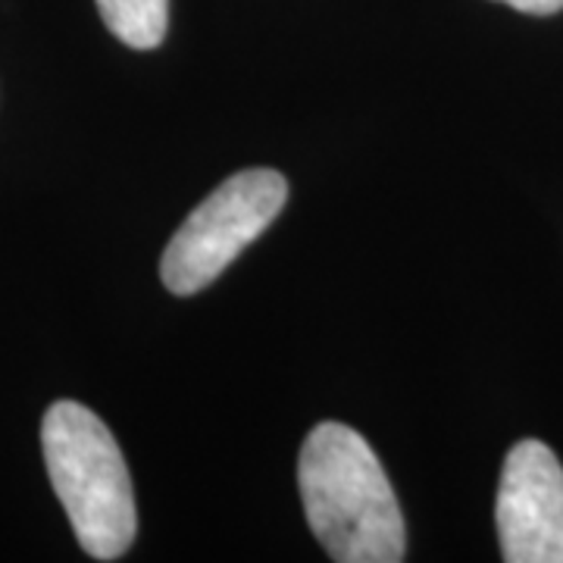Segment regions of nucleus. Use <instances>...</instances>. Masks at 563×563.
<instances>
[{"mask_svg": "<svg viewBox=\"0 0 563 563\" xmlns=\"http://www.w3.org/2000/svg\"><path fill=\"white\" fill-rule=\"evenodd\" d=\"M298 485L307 523L332 561H404L401 507L361 432L344 422H320L301 448Z\"/></svg>", "mask_w": 563, "mask_h": 563, "instance_id": "nucleus-1", "label": "nucleus"}, {"mask_svg": "<svg viewBox=\"0 0 563 563\" xmlns=\"http://www.w3.org/2000/svg\"><path fill=\"white\" fill-rule=\"evenodd\" d=\"M41 448L81 551L95 561L122 558L135 542L139 514L113 432L88 407L57 401L41 422Z\"/></svg>", "mask_w": 563, "mask_h": 563, "instance_id": "nucleus-2", "label": "nucleus"}, {"mask_svg": "<svg viewBox=\"0 0 563 563\" xmlns=\"http://www.w3.org/2000/svg\"><path fill=\"white\" fill-rule=\"evenodd\" d=\"M288 181L276 169H244L210 191L181 222L161 261L163 285L179 295H198L279 217Z\"/></svg>", "mask_w": 563, "mask_h": 563, "instance_id": "nucleus-3", "label": "nucleus"}, {"mask_svg": "<svg viewBox=\"0 0 563 563\" xmlns=\"http://www.w3.org/2000/svg\"><path fill=\"white\" fill-rule=\"evenodd\" d=\"M495 523L507 563H563V466L548 444L526 439L510 448Z\"/></svg>", "mask_w": 563, "mask_h": 563, "instance_id": "nucleus-4", "label": "nucleus"}, {"mask_svg": "<svg viewBox=\"0 0 563 563\" xmlns=\"http://www.w3.org/2000/svg\"><path fill=\"white\" fill-rule=\"evenodd\" d=\"M107 29L135 51H154L166 38L169 0H98Z\"/></svg>", "mask_w": 563, "mask_h": 563, "instance_id": "nucleus-5", "label": "nucleus"}, {"mask_svg": "<svg viewBox=\"0 0 563 563\" xmlns=\"http://www.w3.org/2000/svg\"><path fill=\"white\" fill-rule=\"evenodd\" d=\"M507 7L529 13V16H551V13H561L563 0H501Z\"/></svg>", "mask_w": 563, "mask_h": 563, "instance_id": "nucleus-6", "label": "nucleus"}]
</instances>
